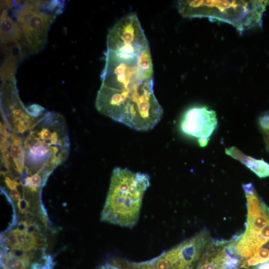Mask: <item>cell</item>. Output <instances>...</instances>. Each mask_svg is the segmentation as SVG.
Segmentation results:
<instances>
[{"mask_svg": "<svg viewBox=\"0 0 269 269\" xmlns=\"http://www.w3.org/2000/svg\"><path fill=\"white\" fill-rule=\"evenodd\" d=\"M23 137L24 167L20 180L36 175L48 178L69 155L68 129L60 114L46 111Z\"/></svg>", "mask_w": 269, "mask_h": 269, "instance_id": "cell-1", "label": "cell"}, {"mask_svg": "<svg viewBox=\"0 0 269 269\" xmlns=\"http://www.w3.org/2000/svg\"><path fill=\"white\" fill-rule=\"evenodd\" d=\"M153 88V79L123 89L101 85L96 99V108L101 114L132 129L150 130L163 115Z\"/></svg>", "mask_w": 269, "mask_h": 269, "instance_id": "cell-2", "label": "cell"}, {"mask_svg": "<svg viewBox=\"0 0 269 269\" xmlns=\"http://www.w3.org/2000/svg\"><path fill=\"white\" fill-rule=\"evenodd\" d=\"M149 176L127 168H115L101 214L102 221L130 228L137 223Z\"/></svg>", "mask_w": 269, "mask_h": 269, "instance_id": "cell-3", "label": "cell"}, {"mask_svg": "<svg viewBox=\"0 0 269 269\" xmlns=\"http://www.w3.org/2000/svg\"><path fill=\"white\" fill-rule=\"evenodd\" d=\"M269 0H179L185 17H206L228 23L239 31L260 26Z\"/></svg>", "mask_w": 269, "mask_h": 269, "instance_id": "cell-4", "label": "cell"}, {"mask_svg": "<svg viewBox=\"0 0 269 269\" xmlns=\"http://www.w3.org/2000/svg\"><path fill=\"white\" fill-rule=\"evenodd\" d=\"M13 2V15L23 32L30 54L37 53L45 45L51 25L57 17L40 9L36 0Z\"/></svg>", "mask_w": 269, "mask_h": 269, "instance_id": "cell-5", "label": "cell"}, {"mask_svg": "<svg viewBox=\"0 0 269 269\" xmlns=\"http://www.w3.org/2000/svg\"><path fill=\"white\" fill-rule=\"evenodd\" d=\"M47 224L36 219H21L0 235V250L30 255L46 254V238L43 229Z\"/></svg>", "mask_w": 269, "mask_h": 269, "instance_id": "cell-6", "label": "cell"}, {"mask_svg": "<svg viewBox=\"0 0 269 269\" xmlns=\"http://www.w3.org/2000/svg\"><path fill=\"white\" fill-rule=\"evenodd\" d=\"M148 46V41L135 14H129L121 18L107 35V50L123 57L136 58Z\"/></svg>", "mask_w": 269, "mask_h": 269, "instance_id": "cell-7", "label": "cell"}, {"mask_svg": "<svg viewBox=\"0 0 269 269\" xmlns=\"http://www.w3.org/2000/svg\"><path fill=\"white\" fill-rule=\"evenodd\" d=\"M0 112L2 121L9 130L19 135H25L37 119L27 111L21 102L13 78L0 84Z\"/></svg>", "mask_w": 269, "mask_h": 269, "instance_id": "cell-8", "label": "cell"}, {"mask_svg": "<svg viewBox=\"0 0 269 269\" xmlns=\"http://www.w3.org/2000/svg\"><path fill=\"white\" fill-rule=\"evenodd\" d=\"M105 55V64L101 75V85L123 89L144 81L141 79L137 70V57H125L109 50Z\"/></svg>", "mask_w": 269, "mask_h": 269, "instance_id": "cell-9", "label": "cell"}, {"mask_svg": "<svg viewBox=\"0 0 269 269\" xmlns=\"http://www.w3.org/2000/svg\"><path fill=\"white\" fill-rule=\"evenodd\" d=\"M247 198V220L245 232L241 238L260 249L268 242L262 234L263 229L269 223L267 205L259 198L251 183L243 185Z\"/></svg>", "mask_w": 269, "mask_h": 269, "instance_id": "cell-10", "label": "cell"}, {"mask_svg": "<svg viewBox=\"0 0 269 269\" xmlns=\"http://www.w3.org/2000/svg\"><path fill=\"white\" fill-rule=\"evenodd\" d=\"M216 112L206 107H194L184 114L180 128L185 134L196 139L201 147L206 146L217 127Z\"/></svg>", "mask_w": 269, "mask_h": 269, "instance_id": "cell-11", "label": "cell"}, {"mask_svg": "<svg viewBox=\"0 0 269 269\" xmlns=\"http://www.w3.org/2000/svg\"><path fill=\"white\" fill-rule=\"evenodd\" d=\"M0 25L2 48H17L23 56L30 54L21 29L17 21L9 16L8 10L1 9Z\"/></svg>", "mask_w": 269, "mask_h": 269, "instance_id": "cell-12", "label": "cell"}, {"mask_svg": "<svg viewBox=\"0 0 269 269\" xmlns=\"http://www.w3.org/2000/svg\"><path fill=\"white\" fill-rule=\"evenodd\" d=\"M45 255H30L0 250L1 269H30Z\"/></svg>", "mask_w": 269, "mask_h": 269, "instance_id": "cell-13", "label": "cell"}, {"mask_svg": "<svg viewBox=\"0 0 269 269\" xmlns=\"http://www.w3.org/2000/svg\"><path fill=\"white\" fill-rule=\"evenodd\" d=\"M225 153L240 161L259 177H269V164L263 159H258L245 155L236 146L226 148Z\"/></svg>", "mask_w": 269, "mask_h": 269, "instance_id": "cell-14", "label": "cell"}, {"mask_svg": "<svg viewBox=\"0 0 269 269\" xmlns=\"http://www.w3.org/2000/svg\"><path fill=\"white\" fill-rule=\"evenodd\" d=\"M4 58L0 68V83L15 78L18 63L23 56L20 51L17 49H12L4 52Z\"/></svg>", "mask_w": 269, "mask_h": 269, "instance_id": "cell-15", "label": "cell"}, {"mask_svg": "<svg viewBox=\"0 0 269 269\" xmlns=\"http://www.w3.org/2000/svg\"><path fill=\"white\" fill-rule=\"evenodd\" d=\"M136 64L139 76L142 80L153 79V65L149 46L137 57Z\"/></svg>", "mask_w": 269, "mask_h": 269, "instance_id": "cell-16", "label": "cell"}, {"mask_svg": "<svg viewBox=\"0 0 269 269\" xmlns=\"http://www.w3.org/2000/svg\"><path fill=\"white\" fill-rule=\"evenodd\" d=\"M258 123L266 149L269 151V111L264 113L259 117Z\"/></svg>", "mask_w": 269, "mask_h": 269, "instance_id": "cell-17", "label": "cell"}, {"mask_svg": "<svg viewBox=\"0 0 269 269\" xmlns=\"http://www.w3.org/2000/svg\"><path fill=\"white\" fill-rule=\"evenodd\" d=\"M27 112L32 117L38 118L45 112V109L41 106L33 104L26 107Z\"/></svg>", "mask_w": 269, "mask_h": 269, "instance_id": "cell-18", "label": "cell"}, {"mask_svg": "<svg viewBox=\"0 0 269 269\" xmlns=\"http://www.w3.org/2000/svg\"><path fill=\"white\" fill-rule=\"evenodd\" d=\"M257 269H269V262L260 264Z\"/></svg>", "mask_w": 269, "mask_h": 269, "instance_id": "cell-19", "label": "cell"}, {"mask_svg": "<svg viewBox=\"0 0 269 269\" xmlns=\"http://www.w3.org/2000/svg\"><path fill=\"white\" fill-rule=\"evenodd\" d=\"M192 268H193V267H192V266H191V267H189V268H187V269H192Z\"/></svg>", "mask_w": 269, "mask_h": 269, "instance_id": "cell-20", "label": "cell"}]
</instances>
